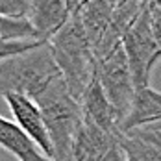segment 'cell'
Instances as JSON below:
<instances>
[{
    "label": "cell",
    "instance_id": "6da1fadb",
    "mask_svg": "<svg viewBox=\"0 0 161 161\" xmlns=\"http://www.w3.org/2000/svg\"><path fill=\"white\" fill-rule=\"evenodd\" d=\"M48 43L70 95L76 100H81L85 89L97 76L98 61L80 13L69 17V20L50 37Z\"/></svg>",
    "mask_w": 161,
    "mask_h": 161
},
{
    "label": "cell",
    "instance_id": "7a4b0ae2",
    "mask_svg": "<svg viewBox=\"0 0 161 161\" xmlns=\"http://www.w3.org/2000/svg\"><path fill=\"white\" fill-rule=\"evenodd\" d=\"M54 146V161H74V143L83 124L80 100L70 95L63 76L54 80L35 98Z\"/></svg>",
    "mask_w": 161,
    "mask_h": 161
},
{
    "label": "cell",
    "instance_id": "3957f363",
    "mask_svg": "<svg viewBox=\"0 0 161 161\" xmlns=\"http://www.w3.org/2000/svg\"><path fill=\"white\" fill-rule=\"evenodd\" d=\"M59 76L52 47L47 41L30 52L0 61V95L19 93L35 100Z\"/></svg>",
    "mask_w": 161,
    "mask_h": 161
},
{
    "label": "cell",
    "instance_id": "277c9868",
    "mask_svg": "<svg viewBox=\"0 0 161 161\" xmlns=\"http://www.w3.org/2000/svg\"><path fill=\"white\" fill-rule=\"evenodd\" d=\"M122 48L126 52L130 69L133 74V81L137 91L150 87V78L156 63L161 59V50L156 41L150 15V2H146L137 20L126 33L122 41Z\"/></svg>",
    "mask_w": 161,
    "mask_h": 161
},
{
    "label": "cell",
    "instance_id": "5b68a950",
    "mask_svg": "<svg viewBox=\"0 0 161 161\" xmlns=\"http://www.w3.org/2000/svg\"><path fill=\"white\" fill-rule=\"evenodd\" d=\"M97 76L108 100L111 102L115 111L119 113L120 122L124 126L128 115L131 113L133 102H135L137 87H135L133 74H131V69H130L128 58H126L122 45L113 54H109L106 59L98 61Z\"/></svg>",
    "mask_w": 161,
    "mask_h": 161
},
{
    "label": "cell",
    "instance_id": "8992f818",
    "mask_svg": "<svg viewBox=\"0 0 161 161\" xmlns=\"http://www.w3.org/2000/svg\"><path fill=\"white\" fill-rule=\"evenodd\" d=\"M8 108L11 109V115L15 119L17 126L22 130L35 145L39 146V150L54 159V146H52V139L47 130V122L41 108L37 106V102L30 97L19 95V93H9L4 97Z\"/></svg>",
    "mask_w": 161,
    "mask_h": 161
},
{
    "label": "cell",
    "instance_id": "52a82bcc",
    "mask_svg": "<svg viewBox=\"0 0 161 161\" xmlns=\"http://www.w3.org/2000/svg\"><path fill=\"white\" fill-rule=\"evenodd\" d=\"M80 104H81V111H83V119L85 120H91L97 126H100L102 130H106L109 133H115V135L124 133L120 117L115 111L111 102L108 100L102 85H100L98 76H95L91 85L85 89Z\"/></svg>",
    "mask_w": 161,
    "mask_h": 161
},
{
    "label": "cell",
    "instance_id": "ba28073f",
    "mask_svg": "<svg viewBox=\"0 0 161 161\" xmlns=\"http://www.w3.org/2000/svg\"><path fill=\"white\" fill-rule=\"evenodd\" d=\"M120 135L102 130L91 120L83 119L76 143H74V161H102L113 146L120 143Z\"/></svg>",
    "mask_w": 161,
    "mask_h": 161
},
{
    "label": "cell",
    "instance_id": "9c48e42d",
    "mask_svg": "<svg viewBox=\"0 0 161 161\" xmlns=\"http://www.w3.org/2000/svg\"><path fill=\"white\" fill-rule=\"evenodd\" d=\"M28 20L37 33L48 41L70 17L67 0H32Z\"/></svg>",
    "mask_w": 161,
    "mask_h": 161
},
{
    "label": "cell",
    "instance_id": "30bf717a",
    "mask_svg": "<svg viewBox=\"0 0 161 161\" xmlns=\"http://www.w3.org/2000/svg\"><path fill=\"white\" fill-rule=\"evenodd\" d=\"M0 146L13 154L17 161H54L39 150V146L17 126V122L4 117H0Z\"/></svg>",
    "mask_w": 161,
    "mask_h": 161
},
{
    "label": "cell",
    "instance_id": "8fae6325",
    "mask_svg": "<svg viewBox=\"0 0 161 161\" xmlns=\"http://www.w3.org/2000/svg\"><path fill=\"white\" fill-rule=\"evenodd\" d=\"M117 6H119V0H87V4L81 8L80 17L83 28L87 32V37L93 45V50L102 39L106 28L109 26Z\"/></svg>",
    "mask_w": 161,
    "mask_h": 161
},
{
    "label": "cell",
    "instance_id": "7c38bea8",
    "mask_svg": "<svg viewBox=\"0 0 161 161\" xmlns=\"http://www.w3.org/2000/svg\"><path fill=\"white\" fill-rule=\"evenodd\" d=\"M161 120V91H156L152 85L146 89H139L135 95V102L131 113L128 115L122 131L126 133L133 128L145 126V124H152Z\"/></svg>",
    "mask_w": 161,
    "mask_h": 161
},
{
    "label": "cell",
    "instance_id": "4fadbf2b",
    "mask_svg": "<svg viewBox=\"0 0 161 161\" xmlns=\"http://www.w3.org/2000/svg\"><path fill=\"white\" fill-rule=\"evenodd\" d=\"M120 146L126 154L128 161H161V148L148 143L141 137L122 133Z\"/></svg>",
    "mask_w": 161,
    "mask_h": 161
},
{
    "label": "cell",
    "instance_id": "5bb4252c",
    "mask_svg": "<svg viewBox=\"0 0 161 161\" xmlns=\"http://www.w3.org/2000/svg\"><path fill=\"white\" fill-rule=\"evenodd\" d=\"M0 39L2 41H22V39H43L28 19H9L0 15ZM47 41V39H45Z\"/></svg>",
    "mask_w": 161,
    "mask_h": 161
},
{
    "label": "cell",
    "instance_id": "9a60e30c",
    "mask_svg": "<svg viewBox=\"0 0 161 161\" xmlns=\"http://www.w3.org/2000/svg\"><path fill=\"white\" fill-rule=\"evenodd\" d=\"M43 43L47 41L45 39H22V41H2L0 39V61L24 54V52H30V50L41 47Z\"/></svg>",
    "mask_w": 161,
    "mask_h": 161
},
{
    "label": "cell",
    "instance_id": "2e32d148",
    "mask_svg": "<svg viewBox=\"0 0 161 161\" xmlns=\"http://www.w3.org/2000/svg\"><path fill=\"white\" fill-rule=\"evenodd\" d=\"M30 0H0V15L9 19H28Z\"/></svg>",
    "mask_w": 161,
    "mask_h": 161
},
{
    "label": "cell",
    "instance_id": "e0dca14e",
    "mask_svg": "<svg viewBox=\"0 0 161 161\" xmlns=\"http://www.w3.org/2000/svg\"><path fill=\"white\" fill-rule=\"evenodd\" d=\"M130 135H135V137H141L152 145L159 146L161 148V120L158 122H152V124H145V126H139V128H133L126 131Z\"/></svg>",
    "mask_w": 161,
    "mask_h": 161
},
{
    "label": "cell",
    "instance_id": "ac0fdd59",
    "mask_svg": "<svg viewBox=\"0 0 161 161\" xmlns=\"http://www.w3.org/2000/svg\"><path fill=\"white\" fill-rule=\"evenodd\" d=\"M150 15H152L154 35H156V41H158L159 50H161V2H154V4H150Z\"/></svg>",
    "mask_w": 161,
    "mask_h": 161
},
{
    "label": "cell",
    "instance_id": "d6986e66",
    "mask_svg": "<svg viewBox=\"0 0 161 161\" xmlns=\"http://www.w3.org/2000/svg\"><path fill=\"white\" fill-rule=\"evenodd\" d=\"M102 161H128V159H126V154H124L122 146H120V143H119V145L113 146L111 150L104 156V159Z\"/></svg>",
    "mask_w": 161,
    "mask_h": 161
},
{
    "label": "cell",
    "instance_id": "ffe728a7",
    "mask_svg": "<svg viewBox=\"0 0 161 161\" xmlns=\"http://www.w3.org/2000/svg\"><path fill=\"white\" fill-rule=\"evenodd\" d=\"M69 2V9H70V15L72 13H80L81 8L87 4V0H67Z\"/></svg>",
    "mask_w": 161,
    "mask_h": 161
},
{
    "label": "cell",
    "instance_id": "44dd1931",
    "mask_svg": "<svg viewBox=\"0 0 161 161\" xmlns=\"http://www.w3.org/2000/svg\"><path fill=\"white\" fill-rule=\"evenodd\" d=\"M124 2H130V0H119V4H124Z\"/></svg>",
    "mask_w": 161,
    "mask_h": 161
},
{
    "label": "cell",
    "instance_id": "7402d4cb",
    "mask_svg": "<svg viewBox=\"0 0 161 161\" xmlns=\"http://www.w3.org/2000/svg\"><path fill=\"white\" fill-rule=\"evenodd\" d=\"M148 2H150V4H154V2H161V0H148Z\"/></svg>",
    "mask_w": 161,
    "mask_h": 161
},
{
    "label": "cell",
    "instance_id": "603a6c76",
    "mask_svg": "<svg viewBox=\"0 0 161 161\" xmlns=\"http://www.w3.org/2000/svg\"><path fill=\"white\" fill-rule=\"evenodd\" d=\"M30 2H32V0H30Z\"/></svg>",
    "mask_w": 161,
    "mask_h": 161
}]
</instances>
